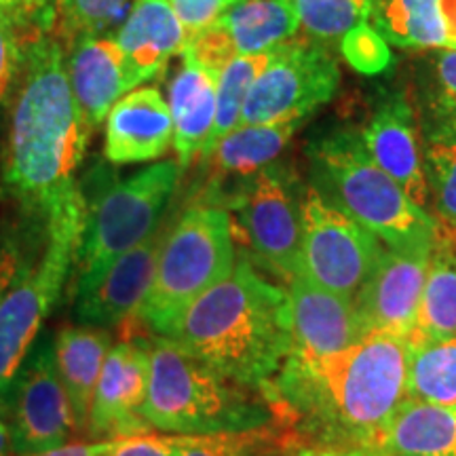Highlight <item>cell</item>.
Masks as SVG:
<instances>
[{
    "label": "cell",
    "instance_id": "11",
    "mask_svg": "<svg viewBox=\"0 0 456 456\" xmlns=\"http://www.w3.org/2000/svg\"><path fill=\"white\" fill-rule=\"evenodd\" d=\"M336 55L313 38H292L273 53L245 100L241 125L302 121L334 98Z\"/></svg>",
    "mask_w": 456,
    "mask_h": 456
},
{
    "label": "cell",
    "instance_id": "43",
    "mask_svg": "<svg viewBox=\"0 0 456 456\" xmlns=\"http://www.w3.org/2000/svg\"><path fill=\"white\" fill-rule=\"evenodd\" d=\"M0 456H13V444H11V429L4 416L3 408H0Z\"/></svg>",
    "mask_w": 456,
    "mask_h": 456
},
{
    "label": "cell",
    "instance_id": "6",
    "mask_svg": "<svg viewBox=\"0 0 456 456\" xmlns=\"http://www.w3.org/2000/svg\"><path fill=\"white\" fill-rule=\"evenodd\" d=\"M235 262V226L228 209L214 203L192 205L167 228L155 279L135 322L155 336H171L188 306L222 281Z\"/></svg>",
    "mask_w": 456,
    "mask_h": 456
},
{
    "label": "cell",
    "instance_id": "23",
    "mask_svg": "<svg viewBox=\"0 0 456 456\" xmlns=\"http://www.w3.org/2000/svg\"><path fill=\"white\" fill-rule=\"evenodd\" d=\"M372 456H456V408L406 397L366 448Z\"/></svg>",
    "mask_w": 456,
    "mask_h": 456
},
{
    "label": "cell",
    "instance_id": "15",
    "mask_svg": "<svg viewBox=\"0 0 456 456\" xmlns=\"http://www.w3.org/2000/svg\"><path fill=\"white\" fill-rule=\"evenodd\" d=\"M433 249L436 248H385L374 271L353 298L368 334H395L410 340L423 298Z\"/></svg>",
    "mask_w": 456,
    "mask_h": 456
},
{
    "label": "cell",
    "instance_id": "14",
    "mask_svg": "<svg viewBox=\"0 0 456 456\" xmlns=\"http://www.w3.org/2000/svg\"><path fill=\"white\" fill-rule=\"evenodd\" d=\"M152 340L127 336L114 345L102 368L87 431L94 440H118L152 431L142 408L146 402Z\"/></svg>",
    "mask_w": 456,
    "mask_h": 456
},
{
    "label": "cell",
    "instance_id": "28",
    "mask_svg": "<svg viewBox=\"0 0 456 456\" xmlns=\"http://www.w3.org/2000/svg\"><path fill=\"white\" fill-rule=\"evenodd\" d=\"M450 336H456V252L436 245L410 342Z\"/></svg>",
    "mask_w": 456,
    "mask_h": 456
},
{
    "label": "cell",
    "instance_id": "25",
    "mask_svg": "<svg viewBox=\"0 0 456 456\" xmlns=\"http://www.w3.org/2000/svg\"><path fill=\"white\" fill-rule=\"evenodd\" d=\"M112 349V332L94 326H66L55 334V359L74 416V431H87L102 368Z\"/></svg>",
    "mask_w": 456,
    "mask_h": 456
},
{
    "label": "cell",
    "instance_id": "27",
    "mask_svg": "<svg viewBox=\"0 0 456 456\" xmlns=\"http://www.w3.org/2000/svg\"><path fill=\"white\" fill-rule=\"evenodd\" d=\"M414 114L425 140L456 135V47L437 49L420 64Z\"/></svg>",
    "mask_w": 456,
    "mask_h": 456
},
{
    "label": "cell",
    "instance_id": "8",
    "mask_svg": "<svg viewBox=\"0 0 456 456\" xmlns=\"http://www.w3.org/2000/svg\"><path fill=\"white\" fill-rule=\"evenodd\" d=\"M83 228L85 199L45 222L43 252L32 256L0 302V399L61 298Z\"/></svg>",
    "mask_w": 456,
    "mask_h": 456
},
{
    "label": "cell",
    "instance_id": "13",
    "mask_svg": "<svg viewBox=\"0 0 456 456\" xmlns=\"http://www.w3.org/2000/svg\"><path fill=\"white\" fill-rule=\"evenodd\" d=\"M298 28L294 0H241L199 32L186 51L218 77L235 57L283 47L296 38Z\"/></svg>",
    "mask_w": 456,
    "mask_h": 456
},
{
    "label": "cell",
    "instance_id": "22",
    "mask_svg": "<svg viewBox=\"0 0 456 456\" xmlns=\"http://www.w3.org/2000/svg\"><path fill=\"white\" fill-rule=\"evenodd\" d=\"M68 51L70 87L91 129L106 121L110 108L129 94L123 55L112 37L78 38Z\"/></svg>",
    "mask_w": 456,
    "mask_h": 456
},
{
    "label": "cell",
    "instance_id": "2",
    "mask_svg": "<svg viewBox=\"0 0 456 456\" xmlns=\"http://www.w3.org/2000/svg\"><path fill=\"white\" fill-rule=\"evenodd\" d=\"M410 351L403 336L372 332L334 355H288L266 395L332 448L366 450L408 397Z\"/></svg>",
    "mask_w": 456,
    "mask_h": 456
},
{
    "label": "cell",
    "instance_id": "20",
    "mask_svg": "<svg viewBox=\"0 0 456 456\" xmlns=\"http://www.w3.org/2000/svg\"><path fill=\"white\" fill-rule=\"evenodd\" d=\"M112 38L123 55L129 89L155 78L191 43L167 0H134L129 15L112 32Z\"/></svg>",
    "mask_w": 456,
    "mask_h": 456
},
{
    "label": "cell",
    "instance_id": "34",
    "mask_svg": "<svg viewBox=\"0 0 456 456\" xmlns=\"http://www.w3.org/2000/svg\"><path fill=\"white\" fill-rule=\"evenodd\" d=\"M374 0H294L296 13L306 38L317 43L342 41L363 26L372 13Z\"/></svg>",
    "mask_w": 456,
    "mask_h": 456
},
{
    "label": "cell",
    "instance_id": "42",
    "mask_svg": "<svg viewBox=\"0 0 456 456\" xmlns=\"http://www.w3.org/2000/svg\"><path fill=\"white\" fill-rule=\"evenodd\" d=\"M298 456H372L362 448H317V450H305Z\"/></svg>",
    "mask_w": 456,
    "mask_h": 456
},
{
    "label": "cell",
    "instance_id": "18",
    "mask_svg": "<svg viewBox=\"0 0 456 456\" xmlns=\"http://www.w3.org/2000/svg\"><path fill=\"white\" fill-rule=\"evenodd\" d=\"M419 131L412 102L403 94H389L376 106L372 118L363 127L362 142L370 159L395 180L419 208L427 209L429 188Z\"/></svg>",
    "mask_w": 456,
    "mask_h": 456
},
{
    "label": "cell",
    "instance_id": "4",
    "mask_svg": "<svg viewBox=\"0 0 456 456\" xmlns=\"http://www.w3.org/2000/svg\"><path fill=\"white\" fill-rule=\"evenodd\" d=\"M142 414L157 431L214 436L273 425L279 408L265 391L226 379L169 336H155Z\"/></svg>",
    "mask_w": 456,
    "mask_h": 456
},
{
    "label": "cell",
    "instance_id": "40",
    "mask_svg": "<svg viewBox=\"0 0 456 456\" xmlns=\"http://www.w3.org/2000/svg\"><path fill=\"white\" fill-rule=\"evenodd\" d=\"M24 38L13 28L0 21V104L9 98L17 74L24 64Z\"/></svg>",
    "mask_w": 456,
    "mask_h": 456
},
{
    "label": "cell",
    "instance_id": "1",
    "mask_svg": "<svg viewBox=\"0 0 456 456\" xmlns=\"http://www.w3.org/2000/svg\"><path fill=\"white\" fill-rule=\"evenodd\" d=\"M74 100L66 51L51 34L24 45L21 85L11 118L3 186L26 218L47 222L83 201L77 184L91 138Z\"/></svg>",
    "mask_w": 456,
    "mask_h": 456
},
{
    "label": "cell",
    "instance_id": "3",
    "mask_svg": "<svg viewBox=\"0 0 456 456\" xmlns=\"http://www.w3.org/2000/svg\"><path fill=\"white\" fill-rule=\"evenodd\" d=\"M169 338L226 379L266 393L292 349L288 292L239 258L188 306Z\"/></svg>",
    "mask_w": 456,
    "mask_h": 456
},
{
    "label": "cell",
    "instance_id": "21",
    "mask_svg": "<svg viewBox=\"0 0 456 456\" xmlns=\"http://www.w3.org/2000/svg\"><path fill=\"white\" fill-rule=\"evenodd\" d=\"M218 77L184 49L182 64L169 83V112L174 121V151L182 169L191 167L208 151L216 123Z\"/></svg>",
    "mask_w": 456,
    "mask_h": 456
},
{
    "label": "cell",
    "instance_id": "37",
    "mask_svg": "<svg viewBox=\"0 0 456 456\" xmlns=\"http://www.w3.org/2000/svg\"><path fill=\"white\" fill-rule=\"evenodd\" d=\"M0 21L30 43L43 34H49L47 0H0Z\"/></svg>",
    "mask_w": 456,
    "mask_h": 456
},
{
    "label": "cell",
    "instance_id": "33",
    "mask_svg": "<svg viewBox=\"0 0 456 456\" xmlns=\"http://www.w3.org/2000/svg\"><path fill=\"white\" fill-rule=\"evenodd\" d=\"M294 444L288 431L266 425L249 431L182 436L178 456H288Z\"/></svg>",
    "mask_w": 456,
    "mask_h": 456
},
{
    "label": "cell",
    "instance_id": "5",
    "mask_svg": "<svg viewBox=\"0 0 456 456\" xmlns=\"http://www.w3.org/2000/svg\"><path fill=\"white\" fill-rule=\"evenodd\" d=\"M313 169L330 201L391 249L436 248V222L363 148L362 134L340 129L311 146Z\"/></svg>",
    "mask_w": 456,
    "mask_h": 456
},
{
    "label": "cell",
    "instance_id": "17",
    "mask_svg": "<svg viewBox=\"0 0 456 456\" xmlns=\"http://www.w3.org/2000/svg\"><path fill=\"white\" fill-rule=\"evenodd\" d=\"M165 235L167 226L159 224L151 237L114 260L89 292L77 296L74 319L81 326L112 330L138 315L142 300L155 279Z\"/></svg>",
    "mask_w": 456,
    "mask_h": 456
},
{
    "label": "cell",
    "instance_id": "10",
    "mask_svg": "<svg viewBox=\"0 0 456 456\" xmlns=\"http://www.w3.org/2000/svg\"><path fill=\"white\" fill-rule=\"evenodd\" d=\"M224 205L237 216L256 260L283 281H292L300 273L302 237V197L292 169L269 165L232 188Z\"/></svg>",
    "mask_w": 456,
    "mask_h": 456
},
{
    "label": "cell",
    "instance_id": "39",
    "mask_svg": "<svg viewBox=\"0 0 456 456\" xmlns=\"http://www.w3.org/2000/svg\"><path fill=\"white\" fill-rule=\"evenodd\" d=\"M237 3L241 0H167L182 26L186 28L191 41Z\"/></svg>",
    "mask_w": 456,
    "mask_h": 456
},
{
    "label": "cell",
    "instance_id": "36",
    "mask_svg": "<svg viewBox=\"0 0 456 456\" xmlns=\"http://www.w3.org/2000/svg\"><path fill=\"white\" fill-rule=\"evenodd\" d=\"M342 55L353 68L366 74L383 72L391 61L389 45L376 28L368 24L355 28L342 38Z\"/></svg>",
    "mask_w": 456,
    "mask_h": 456
},
{
    "label": "cell",
    "instance_id": "26",
    "mask_svg": "<svg viewBox=\"0 0 456 456\" xmlns=\"http://www.w3.org/2000/svg\"><path fill=\"white\" fill-rule=\"evenodd\" d=\"M376 30L408 49L456 47V0H374Z\"/></svg>",
    "mask_w": 456,
    "mask_h": 456
},
{
    "label": "cell",
    "instance_id": "7",
    "mask_svg": "<svg viewBox=\"0 0 456 456\" xmlns=\"http://www.w3.org/2000/svg\"><path fill=\"white\" fill-rule=\"evenodd\" d=\"M178 161H159L102 188L85 201V228L74 260V292H89L114 260L140 245L161 224V216L180 182Z\"/></svg>",
    "mask_w": 456,
    "mask_h": 456
},
{
    "label": "cell",
    "instance_id": "29",
    "mask_svg": "<svg viewBox=\"0 0 456 456\" xmlns=\"http://www.w3.org/2000/svg\"><path fill=\"white\" fill-rule=\"evenodd\" d=\"M423 165L436 245L456 252V135L425 140Z\"/></svg>",
    "mask_w": 456,
    "mask_h": 456
},
{
    "label": "cell",
    "instance_id": "41",
    "mask_svg": "<svg viewBox=\"0 0 456 456\" xmlns=\"http://www.w3.org/2000/svg\"><path fill=\"white\" fill-rule=\"evenodd\" d=\"M114 442L117 440H104V442H77V444H61V446L43 450V452L30 454V456H106L110 452Z\"/></svg>",
    "mask_w": 456,
    "mask_h": 456
},
{
    "label": "cell",
    "instance_id": "31",
    "mask_svg": "<svg viewBox=\"0 0 456 456\" xmlns=\"http://www.w3.org/2000/svg\"><path fill=\"white\" fill-rule=\"evenodd\" d=\"M134 0H47L49 34L70 49L78 38L110 37L129 15Z\"/></svg>",
    "mask_w": 456,
    "mask_h": 456
},
{
    "label": "cell",
    "instance_id": "24",
    "mask_svg": "<svg viewBox=\"0 0 456 456\" xmlns=\"http://www.w3.org/2000/svg\"><path fill=\"white\" fill-rule=\"evenodd\" d=\"M298 125V121L239 125L237 129L216 142L208 157L203 159L212 174V182H209L212 197L218 195L228 182L239 186L245 180L254 178L258 171L277 163Z\"/></svg>",
    "mask_w": 456,
    "mask_h": 456
},
{
    "label": "cell",
    "instance_id": "38",
    "mask_svg": "<svg viewBox=\"0 0 456 456\" xmlns=\"http://www.w3.org/2000/svg\"><path fill=\"white\" fill-rule=\"evenodd\" d=\"M182 436L174 433H135L129 437H118L106 456H178Z\"/></svg>",
    "mask_w": 456,
    "mask_h": 456
},
{
    "label": "cell",
    "instance_id": "30",
    "mask_svg": "<svg viewBox=\"0 0 456 456\" xmlns=\"http://www.w3.org/2000/svg\"><path fill=\"white\" fill-rule=\"evenodd\" d=\"M410 346L408 397L456 408V336Z\"/></svg>",
    "mask_w": 456,
    "mask_h": 456
},
{
    "label": "cell",
    "instance_id": "19",
    "mask_svg": "<svg viewBox=\"0 0 456 456\" xmlns=\"http://www.w3.org/2000/svg\"><path fill=\"white\" fill-rule=\"evenodd\" d=\"M104 155L112 165L151 163L174 146L169 104L157 87L125 94L106 117Z\"/></svg>",
    "mask_w": 456,
    "mask_h": 456
},
{
    "label": "cell",
    "instance_id": "16",
    "mask_svg": "<svg viewBox=\"0 0 456 456\" xmlns=\"http://www.w3.org/2000/svg\"><path fill=\"white\" fill-rule=\"evenodd\" d=\"M288 300L292 319V349L288 355H334L368 336L351 298L313 283L302 273L288 283Z\"/></svg>",
    "mask_w": 456,
    "mask_h": 456
},
{
    "label": "cell",
    "instance_id": "9",
    "mask_svg": "<svg viewBox=\"0 0 456 456\" xmlns=\"http://www.w3.org/2000/svg\"><path fill=\"white\" fill-rule=\"evenodd\" d=\"M383 252V241L317 186L302 192L300 273L313 283L353 300Z\"/></svg>",
    "mask_w": 456,
    "mask_h": 456
},
{
    "label": "cell",
    "instance_id": "32",
    "mask_svg": "<svg viewBox=\"0 0 456 456\" xmlns=\"http://www.w3.org/2000/svg\"><path fill=\"white\" fill-rule=\"evenodd\" d=\"M271 53H258V55H241L235 57L232 61H228L224 70L218 74V83H216V123L212 138H209L208 151L201 159L208 157V152L212 151L214 144L224 135L231 134L232 129H237L241 125V114L245 100H248L249 89L256 83V78L260 77V72L265 70L266 64L271 61Z\"/></svg>",
    "mask_w": 456,
    "mask_h": 456
},
{
    "label": "cell",
    "instance_id": "12",
    "mask_svg": "<svg viewBox=\"0 0 456 456\" xmlns=\"http://www.w3.org/2000/svg\"><path fill=\"white\" fill-rule=\"evenodd\" d=\"M11 429L13 456H30L61 446L74 429L68 393L55 359V334L43 330L7 393L0 399Z\"/></svg>",
    "mask_w": 456,
    "mask_h": 456
},
{
    "label": "cell",
    "instance_id": "35",
    "mask_svg": "<svg viewBox=\"0 0 456 456\" xmlns=\"http://www.w3.org/2000/svg\"><path fill=\"white\" fill-rule=\"evenodd\" d=\"M30 231L21 222H0V302L34 256Z\"/></svg>",
    "mask_w": 456,
    "mask_h": 456
}]
</instances>
